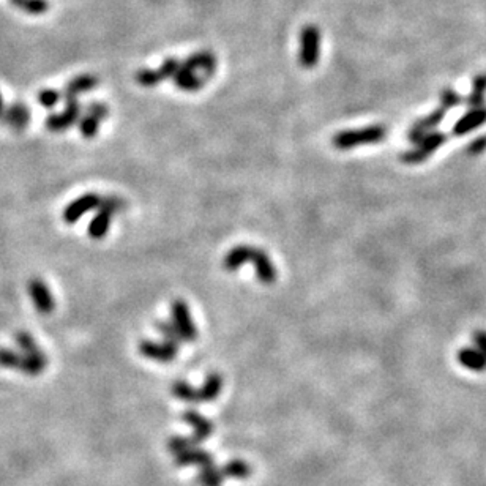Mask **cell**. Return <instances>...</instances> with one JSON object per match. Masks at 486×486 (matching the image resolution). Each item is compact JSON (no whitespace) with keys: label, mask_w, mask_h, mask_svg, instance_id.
Listing matches in <instances>:
<instances>
[{"label":"cell","mask_w":486,"mask_h":486,"mask_svg":"<svg viewBox=\"0 0 486 486\" xmlns=\"http://www.w3.org/2000/svg\"><path fill=\"white\" fill-rule=\"evenodd\" d=\"M387 136V128L381 125H373L360 130H349V132H340L334 136V146L338 150H349L354 147L377 144Z\"/></svg>","instance_id":"cell-1"},{"label":"cell","mask_w":486,"mask_h":486,"mask_svg":"<svg viewBox=\"0 0 486 486\" xmlns=\"http://www.w3.org/2000/svg\"><path fill=\"white\" fill-rule=\"evenodd\" d=\"M47 365V357H29L22 352H16L13 349L0 347V366L10 370L21 371L27 376H38L45 371Z\"/></svg>","instance_id":"cell-2"},{"label":"cell","mask_w":486,"mask_h":486,"mask_svg":"<svg viewBox=\"0 0 486 486\" xmlns=\"http://www.w3.org/2000/svg\"><path fill=\"white\" fill-rule=\"evenodd\" d=\"M319 57H321V31L314 24H308L300 33L299 62L304 68L311 70L318 65Z\"/></svg>","instance_id":"cell-3"},{"label":"cell","mask_w":486,"mask_h":486,"mask_svg":"<svg viewBox=\"0 0 486 486\" xmlns=\"http://www.w3.org/2000/svg\"><path fill=\"white\" fill-rule=\"evenodd\" d=\"M81 112L79 100H68L65 102V109L62 112H56L46 118V128L52 133H62L79 122Z\"/></svg>","instance_id":"cell-4"},{"label":"cell","mask_w":486,"mask_h":486,"mask_svg":"<svg viewBox=\"0 0 486 486\" xmlns=\"http://www.w3.org/2000/svg\"><path fill=\"white\" fill-rule=\"evenodd\" d=\"M444 142H446V134L437 133V132L426 134L422 141L417 142L416 149L401 153V162L409 163V164L422 163L431 155V153H434L437 149H439Z\"/></svg>","instance_id":"cell-5"},{"label":"cell","mask_w":486,"mask_h":486,"mask_svg":"<svg viewBox=\"0 0 486 486\" xmlns=\"http://www.w3.org/2000/svg\"><path fill=\"white\" fill-rule=\"evenodd\" d=\"M171 314H173V324L180 331L183 341H194L198 338V329L194 324L191 313L185 301L177 299L171 304Z\"/></svg>","instance_id":"cell-6"},{"label":"cell","mask_w":486,"mask_h":486,"mask_svg":"<svg viewBox=\"0 0 486 486\" xmlns=\"http://www.w3.org/2000/svg\"><path fill=\"white\" fill-rule=\"evenodd\" d=\"M29 295H31L32 304L40 314H51L56 310V299L52 297L51 289L47 288V284L38 276L31 278V281L27 284Z\"/></svg>","instance_id":"cell-7"},{"label":"cell","mask_w":486,"mask_h":486,"mask_svg":"<svg viewBox=\"0 0 486 486\" xmlns=\"http://www.w3.org/2000/svg\"><path fill=\"white\" fill-rule=\"evenodd\" d=\"M100 199L102 198H100L97 193H86L84 196L75 199L73 203H70L67 207H65V210L62 213L63 221L67 224L78 223L86 213L98 209Z\"/></svg>","instance_id":"cell-8"},{"label":"cell","mask_w":486,"mask_h":486,"mask_svg":"<svg viewBox=\"0 0 486 486\" xmlns=\"http://www.w3.org/2000/svg\"><path fill=\"white\" fill-rule=\"evenodd\" d=\"M177 351H179V347L171 345V343H158V341H150V340H144L139 343V352L144 355V357L150 359V360H157V361H173L177 355Z\"/></svg>","instance_id":"cell-9"},{"label":"cell","mask_w":486,"mask_h":486,"mask_svg":"<svg viewBox=\"0 0 486 486\" xmlns=\"http://www.w3.org/2000/svg\"><path fill=\"white\" fill-rule=\"evenodd\" d=\"M2 120L13 130V132H22L31 123V109L22 102H13L3 111Z\"/></svg>","instance_id":"cell-10"},{"label":"cell","mask_w":486,"mask_h":486,"mask_svg":"<svg viewBox=\"0 0 486 486\" xmlns=\"http://www.w3.org/2000/svg\"><path fill=\"white\" fill-rule=\"evenodd\" d=\"M251 262L254 265V272H256L258 280L262 284H274L276 281V269L269 254L265 251L259 250V248H253V256Z\"/></svg>","instance_id":"cell-11"},{"label":"cell","mask_w":486,"mask_h":486,"mask_svg":"<svg viewBox=\"0 0 486 486\" xmlns=\"http://www.w3.org/2000/svg\"><path fill=\"white\" fill-rule=\"evenodd\" d=\"M98 78L93 75H79L76 78L71 79L67 86H65V91L62 97L65 98V102L68 100H78L79 95H84L87 92L93 91L95 87L98 86Z\"/></svg>","instance_id":"cell-12"},{"label":"cell","mask_w":486,"mask_h":486,"mask_svg":"<svg viewBox=\"0 0 486 486\" xmlns=\"http://www.w3.org/2000/svg\"><path fill=\"white\" fill-rule=\"evenodd\" d=\"M185 67L198 71H203V78L207 81L217 71V58L210 51H201L196 54L189 56L185 62H182Z\"/></svg>","instance_id":"cell-13"},{"label":"cell","mask_w":486,"mask_h":486,"mask_svg":"<svg viewBox=\"0 0 486 486\" xmlns=\"http://www.w3.org/2000/svg\"><path fill=\"white\" fill-rule=\"evenodd\" d=\"M444 116H446V109L441 108L432 112V114L426 116L422 120H417L414 123L411 132H409V139H411L414 144H417V142L422 141L426 134H428L430 130L436 128L439 123L442 122Z\"/></svg>","instance_id":"cell-14"},{"label":"cell","mask_w":486,"mask_h":486,"mask_svg":"<svg viewBox=\"0 0 486 486\" xmlns=\"http://www.w3.org/2000/svg\"><path fill=\"white\" fill-rule=\"evenodd\" d=\"M173 81L177 87L185 92H196L205 84V79L203 76H199L196 71L185 67L183 63H180V67L174 75Z\"/></svg>","instance_id":"cell-15"},{"label":"cell","mask_w":486,"mask_h":486,"mask_svg":"<svg viewBox=\"0 0 486 486\" xmlns=\"http://www.w3.org/2000/svg\"><path fill=\"white\" fill-rule=\"evenodd\" d=\"M483 123H486V108H473L455 123L453 134L463 136L483 125Z\"/></svg>","instance_id":"cell-16"},{"label":"cell","mask_w":486,"mask_h":486,"mask_svg":"<svg viewBox=\"0 0 486 486\" xmlns=\"http://www.w3.org/2000/svg\"><path fill=\"white\" fill-rule=\"evenodd\" d=\"M251 256H253L251 246L239 245L233 248L230 251H228V254L223 259V267L228 272H237L242 265H245L246 262H251Z\"/></svg>","instance_id":"cell-17"},{"label":"cell","mask_w":486,"mask_h":486,"mask_svg":"<svg viewBox=\"0 0 486 486\" xmlns=\"http://www.w3.org/2000/svg\"><path fill=\"white\" fill-rule=\"evenodd\" d=\"M112 221V213L108 210L98 209L97 215L92 218V221L88 223V235L92 237L93 240H102L108 235V230L111 228Z\"/></svg>","instance_id":"cell-18"},{"label":"cell","mask_w":486,"mask_h":486,"mask_svg":"<svg viewBox=\"0 0 486 486\" xmlns=\"http://www.w3.org/2000/svg\"><path fill=\"white\" fill-rule=\"evenodd\" d=\"M460 363L472 371H485L486 370V355H483L478 349L466 347L458 354Z\"/></svg>","instance_id":"cell-19"},{"label":"cell","mask_w":486,"mask_h":486,"mask_svg":"<svg viewBox=\"0 0 486 486\" xmlns=\"http://www.w3.org/2000/svg\"><path fill=\"white\" fill-rule=\"evenodd\" d=\"M15 340H16V345L19 346V349L22 351V354L29 355V357H43V355H46L40 349L38 343L35 341V338L31 334H27V331L24 330L16 331Z\"/></svg>","instance_id":"cell-20"},{"label":"cell","mask_w":486,"mask_h":486,"mask_svg":"<svg viewBox=\"0 0 486 486\" xmlns=\"http://www.w3.org/2000/svg\"><path fill=\"white\" fill-rule=\"evenodd\" d=\"M485 95H486V76H477L476 81H473L469 100H467V102H469V106H472V108H483Z\"/></svg>","instance_id":"cell-21"},{"label":"cell","mask_w":486,"mask_h":486,"mask_svg":"<svg viewBox=\"0 0 486 486\" xmlns=\"http://www.w3.org/2000/svg\"><path fill=\"white\" fill-rule=\"evenodd\" d=\"M157 329H158L159 334H162V336L164 338L166 343H171V345H174L177 347L180 346L183 338L180 335V331L177 330V327L173 322L159 321V322H157Z\"/></svg>","instance_id":"cell-22"},{"label":"cell","mask_w":486,"mask_h":486,"mask_svg":"<svg viewBox=\"0 0 486 486\" xmlns=\"http://www.w3.org/2000/svg\"><path fill=\"white\" fill-rule=\"evenodd\" d=\"M78 125H79L81 134L84 136L86 139H92V138H95V136L98 134L100 120H98L97 117H93L92 114H87V112H86L84 116H81Z\"/></svg>","instance_id":"cell-23"},{"label":"cell","mask_w":486,"mask_h":486,"mask_svg":"<svg viewBox=\"0 0 486 486\" xmlns=\"http://www.w3.org/2000/svg\"><path fill=\"white\" fill-rule=\"evenodd\" d=\"M16 7H19L22 11H26L29 15H43L49 10V2L47 0H17L15 3Z\"/></svg>","instance_id":"cell-24"},{"label":"cell","mask_w":486,"mask_h":486,"mask_svg":"<svg viewBox=\"0 0 486 486\" xmlns=\"http://www.w3.org/2000/svg\"><path fill=\"white\" fill-rule=\"evenodd\" d=\"M162 81H164V78L162 76V73H159V70L144 68L136 73V82H138L139 86L153 87V86H158Z\"/></svg>","instance_id":"cell-25"},{"label":"cell","mask_w":486,"mask_h":486,"mask_svg":"<svg viewBox=\"0 0 486 486\" xmlns=\"http://www.w3.org/2000/svg\"><path fill=\"white\" fill-rule=\"evenodd\" d=\"M98 209H103V210H108L109 213H120L127 209V203L123 201L122 198H118V196H112V194H109V196H103L102 199H100V205H98Z\"/></svg>","instance_id":"cell-26"},{"label":"cell","mask_w":486,"mask_h":486,"mask_svg":"<svg viewBox=\"0 0 486 486\" xmlns=\"http://www.w3.org/2000/svg\"><path fill=\"white\" fill-rule=\"evenodd\" d=\"M37 100H38V103L43 106V108L52 109V108H56L58 102L62 100V93L58 91H54V88H45V91H41L38 93Z\"/></svg>","instance_id":"cell-27"},{"label":"cell","mask_w":486,"mask_h":486,"mask_svg":"<svg viewBox=\"0 0 486 486\" xmlns=\"http://www.w3.org/2000/svg\"><path fill=\"white\" fill-rule=\"evenodd\" d=\"M220 389H221V377L218 375H210L209 377H207L205 385L203 389V396L205 400H212L213 396L218 395Z\"/></svg>","instance_id":"cell-28"},{"label":"cell","mask_w":486,"mask_h":486,"mask_svg":"<svg viewBox=\"0 0 486 486\" xmlns=\"http://www.w3.org/2000/svg\"><path fill=\"white\" fill-rule=\"evenodd\" d=\"M461 102H463V98H461L456 92H453L452 88H447V91H444L441 95V104L446 111L456 108Z\"/></svg>","instance_id":"cell-29"},{"label":"cell","mask_w":486,"mask_h":486,"mask_svg":"<svg viewBox=\"0 0 486 486\" xmlns=\"http://www.w3.org/2000/svg\"><path fill=\"white\" fill-rule=\"evenodd\" d=\"M86 111H87V114H92L93 117H97L100 122L106 120V118H108V116H109V108L102 102L88 103Z\"/></svg>","instance_id":"cell-30"},{"label":"cell","mask_w":486,"mask_h":486,"mask_svg":"<svg viewBox=\"0 0 486 486\" xmlns=\"http://www.w3.org/2000/svg\"><path fill=\"white\" fill-rule=\"evenodd\" d=\"M179 67H180V63L177 62L175 58H166V61L162 63V67H159L158 70L164 79H169V78H174V75L177 73Z\"/></svg>","instance_id":"cell-31"},{"label":"cell","mask_w":486,"mask_h":486,"mask_svg":"<svg viewBox=\"0 0 486 486\" xmlns=\"http://www.w3.org/2000/svg\"><path fill=\"white\" fill-rule=\"evenodd\" d=\"M174 393L177 396H180V398H183V400H196L198 398V396L194 395L193 390L189 389L185 382H175Z\"/></svg>","instance_id":"cell-32"},{"label":"cell","mask_w":486,"mask_h":486,"mask_svg":"<svg viewBox=\"0 0 486 486\" xmlns=\"http://www.w3.org/2000/svg\"><path fill=\"white\" fill-rule=\"evenodd\" d=\"M473 341H476L478 351L486 355V331L477 330L476 334H473Z\"/></svg>","instance_id":"cell-33"},{"label":"cell","mask_w":486,"mask_h":486,"mask_svg":"<svg viewBox=\"0 0 486 486\" xmlns=\"http://www.w3.org/2000/svg\"><path fill=\"white\" fill-rule=\"evenodd\" d=\"M3 111H5V104H3V98H2V93H0V120H2Z\"/></svg>","instance_id":"cell-34"},{"label":"cell","mask_w":486,"mask_h":486,"mask_svg":"<svg viewBox=\"0 0 486 486\" xmlns=\"http://www.w3.org/2000/svg\"><path fill=\"white\" fill-rule=\"evenodd\" d=\"M11 2H13V3H16V2H17V0H11Z\"/></svg>","instance_id":"cell-35"}]
</instances>
